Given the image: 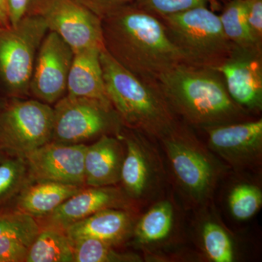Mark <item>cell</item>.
<instances>
[{
  "instance_id": "obj_20",
  "label": "cell",
  "mask_w": 262,
  "mask_h": 262,
  "mask_svg": "<svg viewBox=\"0 0 262 262\" xmlns=\"http://www.w3.org/2000/svg\"><path fill=\"white\" fill-rule=\"evenodd\" d=\"M26 262H74L73 249L63 229L40 227Z\"/></svg>"
},
{
  "instance_id": "obj_12",
  "label": "cell",
  "mask_w": 262,
  "mask_h": 262,
  "mask_svg": "<svg viewBox=\"0 0 262 262\" xmlns=\"http://www.w3.org/2000/svg\"><path fill=\"white\" fill-rule=\"evenodd\" d=\"M220 72L229 96L246 112L262 108V50L232 45L228 57L215 69Z\"/></svg>"
},
{
  "instance_id": "obj_27",
  "label": "cell",
  "mask_w": 262,
  "mask_h": 262,
  "mask_svg": "<svg viewBox=\"0 0 262 262\" xmlns=\"http://www.w3.org/2000/svg\"><path fill=\"white\" fill-rule=\"evenodd\" d=\"M203 244L208 256L215 262H232L233 249L232 243L225 230L213 223L203 227Z\"/></svg>"
},
{
  "instance_id": "obj_11",
  "label": "cell",
  "mask_w": 262,
  "mask_h": 262,
  "mask_svg": "<svg viewBox=\"0 0 262 262\" xmlns=\"http://www.w3.org/2000/svg\"><path fill=\"white\" fill-rule=\"evenodd\" d=\"M85 144H65L49 141L24 155L29 182H54L85 187Z\"/></svg>"
},
{
  "instance_id": "obj_28",
  "label": "cell",
  "mask_w": 262,
  "mask_h": 262,
  "mask_svg": "<svg viewBox=\"0 0 262 262\" xmlns=\"http://www.w3.org/2000/svg\"><path fill=\"white\" fill-rule=\"evenodd\" d=\"M213 1L215 0H135L134 3L159 18L198 7L207 6Z\"/></svg>"
},
{
  "instance_id": "obj_21",
  "label": "cell",
  "mask_w": 262,
  "mask_h": 262,
  "mask_svg": "<svg viewBox=\"0 0 262 262\" xmlns=\"http://www.w3.org/2000/svg\"><path fill=\"white\" fill-rule=\"evenodd\" d=\"M226 37L231 44L239 48L262 50L253 39L246 20V0H230L220 15Z\"/></svg>"
},
{
  "instance_id": "obj_17",
  "label": "cell",
  "mask_w": 262,
  "mask_h": 262,
  "mask_svg": "<svg viewBox=\"0 0 262 262\" xmlns=\"http://www.w3.org/2000/svg\"><path fill=\"white\" fill-rule=\"evenodd\" d=\"M131 229L130 217L117 208H106L72 224L64 229L71 243L94 238L113 246L125 239Z\"/></svg>"
},
{
  "instance_id": "obj_5",
  "label": "cell",
  "mask_w": 262,
  "mask_h": 262,
  "mask_svg": "<svg viewBox=\"0 0 262 262\" xmlns=\"http://www.w3.org/2000/svg\"><path fill=\"white\" fill-rule=\"evenodd\" d=\"M48 32L37 15L26 14L15 27L0 28V83L13 97L29 94L38 50Z\"/></svg>"
},
{
  "instance_id": "obj_31",
  "label": "cell",
  "mask_w": 262,
  "mask_h": 262,
  "mask_svg": "<svg viewBox=\"0 0 262 262\" xmlns=\"http://www.w3.org/2000/svg\"><path fill=\"white\" fill-rule=\"evenodd\" d=\"M246 20L253 39L262 46V0H246Z\"/></svg>"
},
{
  "instance_id": "obj_2",
  "label": "cell",
  "mask_w": 262,
  "mask_h": 262,
  "mask_svg": "<svg viewBox=\"0 0 262 262\" xmlns=\"http://www.w3.org/2000/svg\"><path fill=\"white\" fill-rule=\"evenodd\" d=\"M157 84L175 115L194 126L242 122L247 113L230 97L214 69L180 63L160 76Z\"/></svg>"
},
{
  "instance_id": "obj_10",
  "label": "cell",
  "mask_w": 262,
  "mask_h": 262,
  "mask_svg": "<svg viewBox=\"0 0 262 262\" xmlns=\"http://www.w3.org/2000/svg\"><path fill=\"white\" fill-rule=\"evenodd\" d=\"M74 55L73 50L59 35L48 31L38 50L29 94L49 105L67 95Z\"/></svg>"
},
{
  "instance_id": "obj_30",
  "label": "cell",
  "mask_w": 262,
  "mask_h": 262,
  "mask_svg": "<svg viewBox=\"0 0 262 262\" xmlns=\"http://www.w3.org/2000/svg\"><path fill=\"white\" fill-rule=\"evenodd\" d=\"M100 18H104L135 0H75Z\"/></svg>"
},
{
  "instance_id": "obj_32",
  "label": "cell",
  "mask_w": 262,
  "mask_h": 262,
  "mask_svg": "<svg viewBox=\"0 0 262 262\" xmlns=\"http://www.w3.org/2000/svg\"><path fill=\"white\" fill-rule=\"evenodd\" d=\"M11 27H14L27 14L29 0H6Z\"/></svg>"
},
{
  "instance_id": "obj_8",
  "label": "cell",
  "mask_w": 262,
  "mask_h": 262,
  "mask_svg": "<svg viewBox=\"0 0 262 262\" xmlns=\"http://www.w3.org/2000/svg\"><path fill=\"white\" fill-rule=\"evenodd\" d=\"M161 140L181 187L198 201L207 198L219 176L213 158L194 136L179 125Z\"/></svg>"
},
{
  "instance_id": "obj_24",
  "label": "cell",
  "mask_w": 262,
  "mask_h": 262,
  "mask_svg": "<svg viewBox=\"0 0 262 262\" xmlns=\"http://www.w3.org/2000/svg\"><path fill=\"white\" fill-rule=\"evenodd\" d=\"M74 262L140 261L134 254L117 252L112 245L94 238H84L71 243Z\"/></svg>"
},
{
  "instance_id": "obj_6",
  "label": "cell",
  "mask_w": 262,
  "mask_h": 262,
  "mask_svg": "<svg viewBox=\"0 0 262 262\" xmlns=\"http://www.w3.org/2000/svg\"><path fill=\"white\" fill-rule=\"evenodd\" d=\"M53 108V142L84 144L117 130L121 122L113 107L91 98L67 94Z\"/></svg>"
},
{
  "instance_id": "obj_19",
  "label": "cell",
  "mask_w": 262,
  "mask_h": 262,
  "mask_svg": "<svg viewBox=\"0 0 262 262\" xmlns=\"http://www.w3.org/2000/svg\"><path fill=\"white\" fill-rule=\"evenodd\" d=\"M125 143L126 152L122 162L120 182L129 195L140 198L147 192L152 179L149 153L135 136H128Z\"/></svg>"
},
{
  "instance_id": "obj_13",
  "label": "cell",
  "mask_w": 262,
  "mask_h": 262,
  "mask_svg": "<svg viewBox=\"0 0 262 262\" xmlns=\"http://www.w3.org/2000/svg\"><path fill=\"white\" fill-rule=\"evenodd\" d=\"M213 151L234 166H248L259 160L262 120L237 122L206 128Z\"/></svg>"
},
{
  "instance_id": "obj_4",
  "label": "cell",
  "mask_w": 262,
  "mask_h": 262,
  "mask_svg": "<svg viewBox=\"0 0 262 262\" xmlns=\"http://www.w3.org/2000/svg\"><path fill=\"white\" fill-rule=\"evenodd\" d=\"M158 18L189 64L215 70L230 53L232 45L224 33L220 15L207 6Z\"/></svg>"
},
{
  "instance_id": "obj_15",
  "label": "cell",
  "mask_w": 262,
  "mask_h": 262,
  "mask_svg": "<svg viewBox=\"0 0 262 262\" xmlns=\"http://www.w3.org/2000/svg\"><path fill=\"white\" fill-rule=\"evenodd\" d=\"M124 156L120 141L108 134L87 145L84 160L85 186L112 187L120 182Z\"/></svg>"
},
{
  "instance_id": "obj_26",
  "label": "cell",
  "mask_w": 262,
  "mask_h": 262,
  "mask_svg": "<svg viewBox=\"0 0 262 262\" xmlns=\"http://www.w3.org/2000/svg\"><path fill=\"white\" fill-rule=\"evenodd\" d=\"M229 203L234 218L241 221L249 220L261 208V191L256 186L241 184L231 192Z\"/></svg>"
},
{
  "instance_id": "obj_9",
  "label": "cell",
  "mask_w": 262,
  "mask_h": 262,
  "mask_svg": "<svg viewBox=\"0 0 262 262\" xmlns=\"http://www.w3.org/2000/svg\"><path fill=\"white\" fill-rule=\"evenodd\" d=\"M27 14L41 17L48 31L59 35L74 53L104 48L101 19L75 0H32Z\"/></svg>"
},
{
  "instance_id": "obj_3",
  "label": "cell",
  "mask_w": 262,
  "mask_h": 262,
  "mask_svg": "<svg viewBox=\"0 0 262 262\" xmlns=\"http://www.w3.org/2000/svg\"><path fill=\"white\" fill-rule=\"evenodd\" d=\"M100 61L108 99L122 123L160 139L178 125L158 84L133 75L105 48L100 53Z\"/></svg>"
},
{
  "instance_id": "obj_33",
  "label": "cell",
  "mask_w": 262,
  "mask_h": 262,
  "mask_svg": "<svg viewBox=\"0 0 262 262\" xmlns=\"http://www.w3.org/2000/svg\"><path fill=\"white\" fill-rule=\"evenodd\" d=\"M11 27L6 0H0V28Z\"/></svg>"
},
{
  "instance_id": "obj_34",
  "label": "cell",
  "mask_w": 262,
  "mask_h": 262,
  "mask_svg": "<svg viewBox=\"0 0 262 262\" xmlns=\"http://www.w3.org/2000/svg\"><path fill=\"white\" fill-rule=\"evenodd\" d=\"M8 156H9V155H8V153L0 147V163H1L5 158H8Z\"/></svg>"
},
{
  "instance_id": "obj_16",
  "label": "cell",
  "mask_w": 262,
  "mask_h": 262,
  "mask_svg": "<svg viewBox=\"0 0 262 262\" xmlns=\"http://www.w3.org/2000/svg\"><path fill=\"white\" fill-rule=\"evenodd\" d=\"M101 50L97 48H86L74 53L67 94L97 100L113 107L103 80L100 61Z\"/></svg>"
},
{
  "instance_id": "obj_18",
  "label": "cell",
  "mask_w": 262,
  "mask_h": 262,
  "mask_svg": "<svg viewBox=\"0 0 262 262\" xmlns=\"http://www.w3.org/2000/svg\"><path fill=\"white\" fill-rule=\"evenodd\" d=\"M84 187L54 182H29L16 196L15 210L38 220L49 215Z\"/></svg>"
},
{
  "instance_id": "obj_7",
  "label": "cell",
  "mask_w": 262,
  "mask_h": 262,
  "mask_svg": "<svg viewBox=\"0 0 262 262\" xmlns=\"http://www.w3.org/2000/svg\"><path fill=\"white\" fill-rule=\"evenodd\" d=\"M53 108L37 99H13L0 108V147L24 155L51 140Z\"/></svg>"
},
{
  "instance_id": "obj_29",
  "label": "cell",
  "mask_w": 262,
  "mask_h": 262,
  "mask_svg": "<svg viewBox=\"0 0 262 262\" xmlns=\"http://www.w3.org/2000/svg\"><path fill=\"white\" fill-rule=\"evenodd\" d=\"M29 247L18 237H0V262H26Z\"/></svg>"
},
{
  "instance_id": "obj_23",
  "label": "cell",
  "mask_w": 262,
  "mask_h": 262,
  "mask_svg": "<svg viewBox=\"0 0 262 262\" xmlns=\"http://www.w3.org/2000/svg\"><path fill=\"white\" fill-rule=\"evenodd\" d=\"M29 182L28 169L23 156L9 155L0 163V209L18 196Z\"/></svg>"
},
{
  "instance_id": "obj_35",
  "label": "cell",
  "mask_w": 262,
  "mask_h": 262,
  "mask_svg": "<svg viewBox=\"0 0 262 262\" xmlns=\"http://www.w3.org/2000/svg\"><path fill=\"white\" fill-rule=\"evenodd\" d=\"M32 0H29V4H30L31 2H32Z\"/></svg>"
},
{
  "instance_id": "obj_14",
  "label": "cell",
  "mask_w": 262,
  "mask_h": 262,
  "mask_svg": "<svg viewBox=\"0 0 262 262\" xmlns=\"http://www.w3.org/2000/svg\"><path fill=\"white\" fill-rule=\"evenodd\" d=\"M123 194L113 187H84L67 199L49 215L37 220L40 227L61 229L106 208L124 205Z\"/></svg>"
},
{
  "instance_id": "obj_22",
  "label": "cell",
  "mask_w": 262,
  "mask_h": 262,
  "mask_svg": "<svg viewBox=\"0 0 262 262\" xmlns=\"http://www.w3.org/2000/svg\"><path fill=\"white\" fill-rule=\"evenodd\" d=\"M173 220V206L169 202L155 205L136 226V238L141 244H150L165 238L170 233Z\"/></svg>"
},
{
  "instance_id": "obj_1",
  "label": "cell",
  "mask_w": 262,
  "mask_h": 262,
  "mask_svg": "<svg viewBox=\"0 0 262 262\" xmlns=\"http://www.w3.org/2000/svg\"><path fill=\"white\" fill-rule=\"evenodd\" d=\"M101 29L108 54L148 83L157 84L165 72L186 63L160 19L134 3L101 18Z\"/></svg>"
},
{
  "instance_id": "obj_25",
  "label": "cell",
  "mask_w": 262,
  "mask_h": 262,
  "mask_svg": "<svg viewBox=\"0 0 262 262\" xmlns=\"http://www.w3.org/2000/svg\"><path fill=\"white\" fill-rule=\"evenodd\" d=\"M36 219L16 211L0 212V237L13 236L22 239L29 246L40 231Z\"/></svg>"
}]
</instances>
